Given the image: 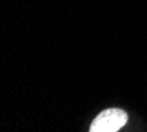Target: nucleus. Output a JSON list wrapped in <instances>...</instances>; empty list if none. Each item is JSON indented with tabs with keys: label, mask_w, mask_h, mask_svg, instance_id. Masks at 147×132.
Wrapping results in <instances>:
<instances>
[{
	"label": "nucleus",
	"mask_w": 147,
	"mask_h": 132,
	"mask_svg": "<svg viewBox=\"0 0 147 132\" xmlns=\"http://www.w3.org/2000/svg\"><path fill=\"white\" fill-rule=\"evenodd\" d=\"M127 122V114L121 109L105 110L93 120L90 125L92 132H115Z\"/></svg>",
	"instance_id": "nucleus-1"
}]
</instances>
